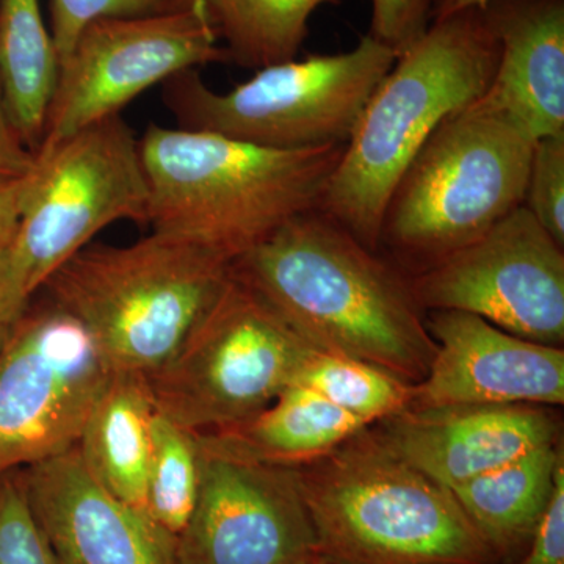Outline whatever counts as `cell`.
Instances as JSON below:
<instances>
[{
    "label": "cell",
    "mask_w": 564,
    "mask_h": 564,
    "mask_svg": "<svg viewBox=\"0 0 564 564\" xmlns=\"http://www.w3.org/2000/svg\"><path fill=\"white\" fill-rule=\"evenodd\" d=\"M0 564H61L29 503L20 469L0 475Z\"/></svg>",
    "instance_id": "obj_25"
},
{
    "label": "cell",
    "mask_w": 564,
    "mask_h": 564,
    "mask_svg": "<svg viewBox=\"0 0 564 564\" xmlns=\"http://www.w3.org/2000/svg\"><path fill=\"white\" fill-rule=\"evenodd\" d=\"M117 221H150L140 139L121 115L35 152L10 247L25 292L35 295L52 273Z\"/></svg>",
    "instance_id": "obj_9"
},
{
    "label": "cell",
    "mask_w": 564,
    "mask_h": 564,
    "mask_svg": "<svg viewBox=\"0 0 564 564\" xmlns=\"http://www.w3.org/2000/svg\"><path fill=\"white\" fill-rule=\"evenodd\" d=\"M524 206L564 248V133L534 141Z\"/></svg>",
    "instance_id": "obj_27"
},
{
    "label": "cell",
    "mask_w": 564,
    "mask_h": 564,
    "mask_svg": "<svg viewBox=\"0 0 564 564\" xmlns=\"http://www.w3.org/2000/svg\"><path fill=\"white\" fill-rule=\"evenodd\" d=\"M111 373L84 325L36 292L0 347V475L73 448Z\"/></svg>",
    "instance_id": "obj_10"
},
{
    "label": "cell",
    "mask_w": 564,
    "mask_h": 564,
    "mask_svg": "<svg viewBox=\"0 0 564 564\" xmlns=\"http://www.w3.org/2000/svg\"><path fill=\"white\" fill-rule=\"evenodd\" d=\"M518 564H564V456L556 466L554 488L534 529L532 543Z\"/></svg>",
    "instance_id": "obj_29"
},
{
    "label": "cell",
    "mask_w": 564,
    "mask_h": 564,
    "mask_svg": "<svg viewBox=\"0 0 564 564\" xmlns=\"http://www.w3.org/2000/svg\"><path fill=\"white\" fill-rule=\"evenodd\" d=\"M534 140L486 91L441 122L393 188L380 247L415 274L524 204Z\"/></svg>",
    "instance_id": "obj_5"
},
{
    "label": "cell",
    "mask_w": 564,
    "mask_h": 564,
    "mask_svg": "<svg viewBox=\"0 0 564 564\" xmlns=\"http://www.w3.org/2000/svg\"><path fill=\"white\" fill-rule=\"evenodd\" d=\"M500 44L486 96L532 133H564V0H494L484 9Z\"/></svg>",
    "instance_id": "obj_17"
},
{
    "label": "cell",
    "mask_w": 564,
    "mask_h": 564,
    "mask_svg": "<svg viewBox=\"0 0 564 564\" xmlns=\"http://www.w3.org/2000/svg\"><path fill=\"white\" fill-rule=\"evenodd\" d=\"M367 426L311 389L291 384L247 422L198 436L220 454L300 467L328 455Z\"/></svg>",
    "instance_id": "obj_18"
},
{
    "label": "cell",
    "mask_w": 564,
    "mask_h": 564,
    "mask_svg": "<svg viewBox=\"0 0 564 564\" xmlns=\"http://www.w3.org/2000/svg\"><path fill=\"white\" fill-rule=\"evenodd\" d=\"M370 35L402 52L421 39L432 20L433 0H370Z\"/></svg>",
    "instance_id": "obj_28"
},
{
    "label": "cell",
    "mask_w": 564,
    "mask_h": 564,
    "mask_svg": "<svg viewBox=\"0 0 564 564\" xmlns=\"http://www.w3.org/2000/svg\"><path fill=\"white\" fill-rule=\"evenodd\" d=\"M223 62L228 55L192 2L151 17L91 22L61 65L39 150L121 115L141 93L176 74Z\"/></svg>",
    "instance_id": "obj_11"
},
{
    "label": "cell",
    "mask_w": 564,
    "mask_h": 564,
    "mask_svg": "<svg viewBox=\"0 0 564 564\" xmlns=\"http://www.w3.org/2000/svg\"><path fill=\"white\" fill-rule=\"evenodd\" d=\"M563 456L558 440L451 489L497 563L524 558Z\"/></svg>",
    "instance_id": "obj_20"
},
{
    "label": "cell",
    "mask_w": 564,
    "mask_h": 564,
    "mask_svg": "<svg viewBox=\"0 0 564 564\" xmlns=\"http://www.w3.org/2000/svg\"><path fill=\"white\" fill-rule=\"evenodd\" d=\"M313 350L229 273L180 350L148 375L152 403L192 432H221L265 410Z\"/></svg>",
    "instance_id": "obj_8"
},
{
    "label": "cell",
    "mask_w": 564,
    "mask_h": 564,
    "mask_svg": "<svg viewBox=\"0 0 564 564\" xmlns=\"http://www.w3.org/2000/svg\"><path fill=\"white\" fill-rule=\"evenodd\" d=\"M35 154L14 131L0 90V180H20L31 172Z\"/></svg>",
    "instance_id": "obj_30"
},
{
    "label": "cell",
    "mask_w": 564,
    "mask_h": 564,
    "mask_svg": "<svg viewBox=\"0 0 564 564\" xmlns=\"http://www.w3.org/2000/svg\"><path fill=\"white\" fill-rule=\"evenodd\" d=\"M24 177L0 180V248H10L17 236Z\"/></svg>",
    "instance_id": "obj_32"
},
{
    "label": "cell",
    "mask_w": 564,
    "mask_h": 564,
    "mask_svg": "<svg viewBox=\"0 0 564 564\" xmlns=\"http://www.w3.org/2000/svg\"><path fill=\"white\" fill-rule=\"evenodd\" d=\"M199 484L202 445L198 433L155 411L144 513L176 540L191 519Z\"/></svg>",
    "instance_id": "obj_24"
},
{
    "label": "cell",
    "mask_w": 564,
    "mask_h": 564,
    "mask_svg": "<svg viewBox=\"0 0 564 564\" xmlns=\"http://www.w3.org/2000/svg\"><path fill=\"white\" fill-rule=\"evenodd\" d=\"M375 429L404 462L447 489L562 440L554 408L541 404L410 408Z\"/></svg>",
    "instance_id": "obj_16"
},
{
    "label": "cell",
    "mask_w": 564,
    "mask_h": 564,
    "mask_svg": "<svg viewBox=\"0 0 564 564\" xmlns=\"http://www.w3.org/2000/svg\"><path fill=\"white\" fill-rule=\"evenodd\" d=\"M426 326L436 351L429 373L414 384L413 410L564 403L563 348L522 339L459 311H429Z\"/></svg>",
    "instance_id": "obj_14"
},
{
    "label": "cell",
    "mask_w": 564,
    "mask_h": 564,
    "mask_svg": "<svg viewBox=\"0 0 564 564\" xmlns=\"http://www.w3.org/2000/svg\"><path fill=\"white\" fill-rule=\"evenodd\" d=\"M229 273L317 350L372 364L410 384L429 373L436 343L410 274L321 210L293 218Z\"/></svg>",
    "instance_id": "obj_1"
},
{
    "label": "cell",
    "mask_w": 564,
    "mask_h": 564,
    "mask_svg": "<svg viewBox=\"0 0 564 564\" xmlns=\"http://www.w3.org/2000/svg\"><path fill=\"white\" fill-rule=\"evenodd\" d=\"M199 445L202 484L176 538V564H295L317 552L296 467Z\"/></svg>",
    "instance_id": "obj_13"
},
{
    "label": "cell",
    "mask_w": 564,
    "mask_h": 564,
    "mask_svg": "<svg viewBox=\"0 0 564 564\" xmlns=\"http://www.w3.org/2000/svg\"><path fill=\"white\" fill-rule=\"evenodd\" d=\"M191 0H50L51 36L58 63L66 61L82 31L110 18H140L182 9Z\"/></svg>",
    "instance_id": "obj_26"
},
{
    "label": "cell",
    "mask_w": 564,
    "mask_h": 564,
    "mask_svg": "<svg viewBox=\"0 0 564 564\" xmlns=\"http://www.w3.org/2000/svg\"><path fill=\"white\" fill-rule=\"evenodd\" d=\"M154 415L147 377L113 372L76 444L91 477L143 513Z\"/></svg>",
    "instance_id": "obj_19"
},
{
    "label": "cell",
    "mask_w": 564,
    "mask_h": 564,
    "mask_svg": "<svg viewBox=\"0 0 564 564\" xmlns=\"http://www.w3.org/2000/svg\"><path fill=\"white\" fill-rule=\"evenodd\" d=\"M494 0H434L432 18L451 17L466 10H484Z\"/></svg>",
    "instance_id": "obj_33"
},
{
    "label": "cell",
    "mask_w": 564,
    "mask_h": 564,
    "mask_svg": "<svg viewBox=\"0 0 564 564\" xmlns=\"http://www.w3.org/2000/svg\"><path fill=\"white\" fill-rule=\"evenodd\" d=\"M31 299L14 269L10 248H0V329L10 328Z\"/></svg>",
    "instance_id": "obj_31"
},
{
    "label": "cell",
    "mask_w": 564,
    "mask_h": 564,
    "mask_svg": "<svg viewBox=\"0 0 564 564\" xmlns=\"http://www.w3.org/2000/svg\"><path fill=\"white\" fill-rule=\"evenodd\" d=\"M292 384L311 389L366 425L388 421L411 406L414 384L372 364L314 348Z\"/></svg>",
    "instance_id": "obj_23"
},
{
    "label": "cell",
    "mask_w": 564,
    "mask_h": 564,
    "mask_svg": "<svg viewBox=\"0 0 564 564\" xmlns=\"http://www.w3.org/2000/svg\"><path fill=\"white\" fill-rule=\"evenodd\" d=\"M296 470L317 554L334 564H499L451 489L375 425Z\"/></svg>",
    "instance_id": "obj_4"
},
{
    "label": "cell",
    "mask_w": 564,
    "mask_h": 564,
    "mask_svg": "<svg viewBox=\"0 0 564 564\" xmlns=\"http://www.w3.org/2000/svg\"><path fill=\"white\" fill-rule=\"evenodd\" d=\"M20 475L58 563L176 564L172 534L99 485L76 445Z\"/></svg>",
    "instance_id": "obj_15"
},
{
    "label": "cell",
    "mask_w": 564,
    "mask_h": 564,
    "mask_svg": "<svg viewBox=\"0 0 564 564\" xmlns=\"http://www.w3.org/2000/svg\"><path fill=\"white\" fill-rule=\"evenodd\" d=\"M220 41L228 61L243 68L293 61L315 11L336 0H191Z\"/></svg>",
    "instance_id": "obj_22"
},
{
    "label": "cell",
    "mask_w": 564,
    "mask_h": 564,
    "mask_svg": "<svg viewBox=\"0 0 564 564\" xmlns=\"http://www.w3.org/2000/svg\"><path fill=\"white\" fill-rule=\"evenodd\" d=\"M400 52L364 35L351 51L276 63L231 91L207 87L198 69L162 84L177 128L220 133L282 151L345 144Z\"/></svg>",
    "instance_id": "obj_7"
},
{
    "label": "cell",
    "mask_w": 564,
    "mask_h": 564,
    "mask_svg": "<svg viewBox=\"0 0 564 564\" xmlns=\"http://www.w3.org/2000/svg\"><path fill=\"white\" fill-rule=\"evenodd\" d=\"M58 70L40 0H0V90L14 131L33 154L43 139Z\"/></svg>",
    "instance_id": "obj_21"
},
{
    "label": "cell",
    "mask_w": 564,
    "mask_h": 564,
    "mask_svg": "<svg viewBox=\"0 0 564 564\" xmlns=\"http://www.w3.org/2000/svg\"><path fill=\"white\" fill-rule=\"evenodd\" d=\"M433 2H434V0H433Z\"/></svg>",
    "instance_id": "obj_36"
},
{
    "label": "cell",
    "mask_w": 564,
    "mask_h": 564,
    "mask_svg": "<svg viewBox=\"0 0 564 564\" xmlns=\"http://www.w3.org/2000/svg\"><path fill=\"white\" fill-rule=\"evenodd\" d=\"M11 328V326H10ZM10 328L0 329V347H2L3 340H6L7 334H9Z\"/></svg>",
    "instance_id": "obj_35"
},
{
    "label": "cell",
    "mask_w": 564,
    "mask_h": 564,
    "mask_svg": "<svg viewBox=\"0 0 564 564\" xmlns=\"http://www.w3.org/2000/svg\"><path fill=\"white\" fill-rule=\"evenodd\" d=\"M499 54L484 10L434 18L375 88L318 210L378 250L400 177L441 122L488 90Z\"/></svg>",
    "instance_id": "obj_3"
},
{
    "label": "cell",
    "mask_w": 564,
    "mask_h": 564,
    "mask_svg": "<svg viewBox=\"0 0 564 564\" xmlns=\"http://www.w3.org/2000/svg\"><path fill=\"white\" fill-rule=\"evenodd\" d=\"M229 263L173 237L88 245L39 292L90 333L113 372L148 375L180 350L217 299Z\"/></svg>",
    "instance_id": "obj_6"
},
{
    "label": "cell",
    "mask_w": 564,
    "mask_h": 564,
    "mask_svg": "<svg viewBox=\"0 0 564 564\" xmlns=\"http://www.w3.org/2000/svg\"><path fill=\"white\" fill-rule=\"evenodd\" d=\"M410 281L425 313L474 314L522 339L563 348L564 248L524 204Z\"/></svg>",
    "instance_id": "obj_12"
},
{
    "label": "cell",
    "mask_w": 564,
    "mask_h": 564,
    "mask_svg": "<svg viewBox=\"0 0 564 564\" xmlns=\"http://www.w3.org/2000/svg\"><path fill=\"white\" fill-rule=\"evenodd\" d=\"M295 564H334V563L329 562V560H326L325 556L317 554V552H314V554L304 556L303 560H300V562L295 563Z\"/></svg>",
    "instance_id": "obj_34"
},
{
    "label": "cell",
    "mask_w": 564,
    "mask_h": 564,
    "mask_svg": "<svg viewBox=\"0 0 564 564\" xmlns=\"http://www.w3.org/2000/svg\"><path fill=\"white\" fill-rule=\"evenodd\" d=\"M344 144L282 151L151 124L140 139L151 232L231 263L318 209Z\"/></svg>",
    "instance_id": "obj_2"
}]
</instances>
